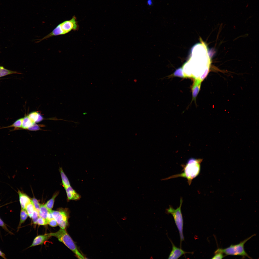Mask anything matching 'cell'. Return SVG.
<instances>
[{
	"label": "cell",
	"mask_w": 259,
	"mask_h": 259,
	"mask_svg": "<svg viewBox=\"0 0 259 259\" xmlns=\"http://www.w3.org/2000/svg\"><path fill=\"white\" fill-rule=\"evenodd\" d=\"M50 237L48 234L37 236L34 239L32 244L29 247L42 244Z\"/></svg>",
	"instance_id": "cell-9"
},
{
	"label": "cell",
	"mask_w": 259,
	"mask_h": 259,
	"mask_svg": "<svg viewBox=\"0 0 259 259\" xmlns=\"http://www.w3.org/2000/svg\"><path fill=\"white\" fill-rule=\"evenodd\" d=\"M28 216V214L26 210L21 209L20 213V219L18 226L19 228L21 224L25 222Z\"/></svg>",
	"instance_id": "cell-19"
},
{
	"label": "cell",
	"mask_w": 259,
	"mask_h": 259,
	"mask_svg": "<svg viewBox=\"0 0 259 259\" xmlns=\"http://www.w3.org/2000/svg\"><path fill=\"white\" fill-rule=\"evenodd\" d=\"M25 210L27 213L28 216L30 218H31L35 210L34 206L31 201L26 205Z\"/></svg>",
	"instance_id": "cell-18"
},
{
	"label": "cell",
	"mask_w": 259,
	"mask_h": 259,
	"mask_svg": "<svg viewBox=\"0 0 259 259\" xmlns=\"http://www.w3.org/2000/svg\"><path fill=\"white\" fill-rule=\"evenodd\" d=\"M59 171L63 186L64 188L65 189L71 186L70 182L67 176L63 171L62 168H60Z\"/></svg>",
	"instance_id": "cell-14"
},
{
	"label": "cell",
	"mask_w": 259,
	"mask_h": 259,
	"mask_svg": "<svg viewBox=\"0 0 259 259\" xmlns=\"http://www.w3.org/2000/svg\"><path fill=\"white\" fill-rule=\"evenodd\" d=\"M170 241L172 244V248L168 259H177L186 253H192L185 252L181 248L177 247L170 240Z\"/></svg>",
	"instance_id": "cell-7"
},
{
	"label": "cell",
	"mask_w": 259,
	"mask_h": 259,
	"mask_svg": "<svg viewBox=\"0 0 259 259\" xmlns=\"http://www.w3.org/2000/svg\"><path fill=\"white\" fill-rule=\"evenodd\" d=\"M18 193L21 209H25L26 205L31 201V200L26 194L19 190Z\"/></svg>",
	"instance_id": "cell-10"
},
{
	"label": "cell",
	"mask_w": 259,
	"mask_h": 259,
	"mask_svg": "<svg viewBox=\"0 0 259 259\" xmlns=\"http://www.w3.org/2000/svg\"><path fill=\"white\" fill-rule=\"evenodd\" d=\"M51 236L57 238L59 241L62 242L71 250L79 259H83L85 258L78 250L74 241L67 232L65 229L60 228L57 232L48 233Z\"/></svg>",
	"instance_id": "cell-3"
},
{
	"label": "cell",
	"mask_w": 259,
	"mask_h": 259,
	"mask_svg": "<svg viewBox=\"0 0 259 259\" xmlns=\"http://www.w3.org/2000/svg\"><path fill=\"white\" fill-rule=\"evenodd\" d=\"M52 210L48 209L44 205L40 204L39 212V216L47 220L48 213Z\"/></svg>",
	"instance_id": "cell-13"
},
{
	"label": "cell",
	"mask_w": 259,
	"mask_h": 259,
	"mask_svg": "<svg viewBox=\"0 0 259 259\" xmlns=\"http://www.w3.org/2000/svg\"><path fill=\"white\" fill-rule=\"evenodd\" d=\"M39 217L38 212L35 209L31 218L34 224H37V221Z\"/></svg>",
	"instance_id": "cell-23"
},
{
	"label": "cell",
	"mask_w": 259,
	"mask_h": 259,
	"mask_svg": "<svg viewBox=\"0 0 259 259\" xmlns=\"http://www.w3.org/2000/svg\"><path fill=\"white\" fill-rule=\"evenodd\" d=\"M47 222L48 224L51 227H54L58 225L57 222L53 218L48 220Z\"/></svg>",
	"instance_id": "cell-27"
},
{
	"label": "cell",
	"mask_w": 259,
	"mask_h": 259,
	"mask_svg": "<svg viewBox=\"0 0 259 259\" xmlns=\"http://www.w3.org/2000/svg\"><path fill=\"white\" fill-rule=\"evenodd\" d=\"M79 29L76 17L74 16L70 20L65 21L57 25L50 33L42 38L38 40L37 43L56 36L65 35L72 30H76Z\"/></svg>",
	"instance_id": "cell-2"
},
{
	"label": "cell",
	"mask_w": 259,
	"mask_h": 259,
	"mask_svg": "<svg viewBox=\"0 0 259 259\" xmlns=\"http://www.w3.org/2000/svg\"><path fill=\"white\" fill-rule=\"evenodd\" d=\"M68 211L67 209H62L57 211L52 210L51 211L53 218L61 229H65L68 225Z\"/></svg>",
	"instance_id": "cell-6"
},
{
	"label": "cell",
	"mask_w": 259,
	"mask_h": 259,
	"mask_svg": "<svg viewBox=\"0 0 259 259\" xmlns=\"http://www.w3.org/2000/svg\"><path fill=\"white\" fill-rule=\"evenodd\" d=\"M0 256L2 257L3 258H4V259H6V257H5V255L3 253H2L0 250Z\"/></svg>",
	"instance_id": "cell-29"
},
{
	"label": "cell",
	"mask_w": 259,
	"mask_h": 259,
	"mask_svg": "<svg viewBox=\"0 0 259 259\" xmlns=\"http://www.w3.org/2000/svg\"><path fill=\"white\" fill-rule=\"evenodd\" d=\"M31 201L34 206L35 209L39 213L40 204L39 203L38 201L35 198H32Z\"/></svg>",
	"instance_id": "cell-22"
},
{
	"label": "cell",
	"mask_w": 259,
	"mask_h": 259,
	"mask_svg": "<svg viewBox=\"0 0 259 259\" xmlns=\"http://www.w3.org/2000/svg\"><path fill=\"white\" fill-rule=\"evenodd\" d=\"M36 224L40 225H45L48 224V222L47 220L39 217L37 220Z\"/></svg>",
	"instance_id": "cell-24"
},
{
	"label": "cell",
	"mask_w": 259,
	"mask_h": 259,
	"mask_svg": "<svg viewBox=\"0 0 259 259\" xmlns=\"http://www.w3.org/2000/svg\"><path fill=\"white\" fill-rule=\"evenodd\" d=\"M0 226L2 227L6 231L9 232L7 229L6 225L5 224L3 221L1 220L0 218Z\"/></svg>",
	"instance_id": "cell-28"
},
{
	"label": "cell",
	"mask_w": 259,
	"mask_h": 259,
	"mask_svg": "<svg viewBox=\"0 0 259 259\" xmlns=\"http://www.w3.org/2000/svg\"><path fill=\"white\" fill-rule=\"evenodd\" d=\"M27 129L32 131H36L40 130V128L38 125L35 123H34L32 124Z\"/></svg>",
	"instance_id": "cell-26"
},
{
	"label": "cell",
	"mask_w": 259,
	"mask_h": 259,
	"mask_svg": "<svg viewBox=\"0 0 259 259\" xmlns=\"http://www.w3.org/2000/svg\"><path fill=\"white\" fill-rule=\"evenodd\" d=\"M183 202L182 198L180 199L179 206L177 209H174L171 206H169V208L166 209L167 214H171L173 216L175 223L178 230L180 238V247L181 248L182 241L184 240L183 234V220L181 211V207Z\"/></svg>",
	"instance_id": "cell-5"
},
{
	"label": "cell",
	"mask_w": 259,
	"mask_h": 259,
	"mask_svg": "<svg viewBox=\"0 0 259 259\" xmlns=\"http://www.w3.org/2000/svg\"><path fill=\"white\" fill-rule=\"evenodd\" d=\"M173 75L182 78H186L183 72L182 69L180 68L176 70L174 73Z\"/></svg>",
	"instance_id": "cell-21"
},
{
	"label": "cell",
	"mask_w": 259,
	"mask_h": 259,
	"mask_svg": "<svg viewBox=\"0 0 259 259\" xmlns=\"http://www.w3.org/2000/svg\"><path fill=\"white\" fill-rule=\"evenodd\" d=\"M147 2L148 4L149 5H151L152 4V1L151 0H148Z\"/></svg>",
	"instance_id": "cell-30"
},
{
	"label": "cell",
	"mask_w": 259,
	"mask_h": 259,
	"mask_svg": "<svg viewBox=\"0 0 259 259\" xmlns=\"http://www.w3.org/2000/svg\"><path fill=\"white\" fill-rule=\"evenodd\" d=\"M203 159L191 158L188 160L185 165H182V172L180 174L172 175L164 178L162 180L181 177L186 178L188 185L191 184L192 180L199 174L200 170V164Z\"/></svg>",
	"instance_id": "cell-1"
},
{
	"label": "cell",
	"mask_w": 259,
	"mask_h": 259,
	"mask_svg": "<svg viewBox=\"0 0 259 259\" xmlns=\"http://www.w3.org/2000/svg\"><path fill=\"white\" fill-rule=\"evenodd\" d=\"M58 192H56L53 194L52 198L44 205L49 210H52L53 208L55 199L59 194Z\"/></svg>",
	"instance_id": "cell-17"
},
{
	"label": "cell",
	"mask_w": 259,
	"mask_h": 259,
	"mask_svg": "<svg viewBox=\"0 0 259 259\" xmlns=\"http://www.w3.org/2000/svg\"><path fill=\"white\" fill-rule=\"evenodd\" d=\"M202 82L199 79H194L192 88V99L193 100H195L199 92Z\"/></svg>",
	"instance_id": "cell-11"
},
{
	"label": "cell",
	"mask_w": 259,
	"mask_h": 259,
	"mask_svg": "<svg viewBox=\"0 0 259 259\" xmlns=\"http://www.w3.org/2000/svg\"><path fill=\"white\" fill-rule=\"evenodd\" d=\"M14 74L21 73L16 71L8 70L3 66H0V77Z\"/></svg>",
	"instance_id": "cell-16"
},
{
	"label": "cell",
	"mask_w": 259,
	"mask_h": 259,
	"mask_svg": "<svg viewBox=\"0 0 259 259\" xmlns=\"http://www.w3.org/2000/svg\"><path fill=\"white\" fill-rule=\"evenodd\" d=\"M23 118L18 119L12 125L7 127L2 128H5L8 127H14L15 129L21 127Z\"/></svg>",
	"instance_id": "cell-20"
},
{
	"label": "cell",
	"mask_w": 259,
	"mask_h": 259,
	"mask_svg": "<svg viewBox=\"0 0 259 259\" xmlns=\"http://www.w3.org/2000/svg\"><path fill=\"white\" fill-rule=\"evenodd\" d=\"M255 235V234L253 235L238 244L231 245L229 247L224 249L218 248L216 251L224 253L226 255L240 256L243 257H247L251 259L252 258L248 255L245 251L244 246L247 241Z\"/></svg>",
	"instance_id": "cell-4"
},
{
	"label": "cell",
	"mask_w": 259,
	"mask_h": 259,
	"mask_svg": "<svg viewBox=\"0 0 259 259\" xmlns=\"http://www.w3.org/2000/svg\"><path fill=\"white\" fill-rule=\"evenodd\" d=\"M34 122H33L28 116L23 118L21 128L24 129H28Z\"/></svg>",
	"instance_id": "cell-15"
},
{
	"label": "cell",
	"mask_w": 259,
	"mask_h": 259,
	"mask_svg": "<svg viewBox=\"0 0 259 259\" xmlns=\"http://www.w3.org/2000/svg\"><path fill=\"white\" fill-rule=\"evenodd\" d=\"M224 257L223 253H222L215 251L214 253V255L212 258V259H222Z\"/></svg>",
	"instance_id": "cell-25"
},
{
	"label": "cell",
	"mask_w": 259,
	"mask_h": 259,
	"mask_svg": "<svg viewBox=\"0 0 259 259\" xmlns=\"http://www.w3.org/2000/svg\"><path fill=\"white\" fill-rule=\"evenodd\" d=\"M28 116L31 121L35 123L40 122L43 119L42 116L36 112L30 113Z\"/></svg>",
	"instance_id": "cell-12"
},
{
	"label": "cell",
	"mask_w": 259,
	"mask_h": 259,
	"mask_svg": "<svg viewBox=\"0 0 259 259\" xmlns=\"http://www.w3.org/2000/svg\"><path fill=\"white\" fill-rule=\"evenodd\" d=\"M67 197V200L77 201L80 199L81 196L80 194L70 186L65 189Z\"/></svg>",
	"instance_id": "cell-8"
}]
</instances>
